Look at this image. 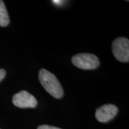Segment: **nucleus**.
Wrapping results in <instances>:
<instances>
[{
  "label": "nucleus",
  "mask_w": 129,
  "mask_h": 129,
  "mask_svg": "<svg viewBox=\"0 0 129 129\" xmlns=\"http://www.w3.org/2000/svg\"><path fill=\"white\" fill-rule=\"evenodd\" d=\"M6 72L4 69H0V82L4 78L5 76H6Z\"/></svg>",
  "instance_id": "6e6552de"
},
{
  "label": "nucleus",
  "mask_w": 129,
  "mask_h": 129,
  "mask_svg": "<svg viewBox=\"0 0 129 129\" xmlns=\"http://www.w3.org/2000/svg\"><path fill=\"white\" fill-rule=\"evenodd\" d=\"M37 129H61L60 128H58V127H54V126H51V125H40L38 127Z\"/></svg>",
  "instance_id": "0eeeda50"
},
{
  "label": "nucleus",
  "mask_w": 129,
  "mask_h": 129,
  "mask_svg": "<svg viewBox=\"0 0 129 129\" xmlns=\"http://www.w3.org/2000/svg\"><path fill=\"white\" fill-rule=\"evenodd\" d=\"M12 101L14 105L20 108H33L37 105L36 98L25 90L16 93L13 97Z\"/></svg>",
  "instance_id": "20e7f679"
},
{
  "label": "nucleus",
  "mask_w": 129,
  "mask_h": 129,
  "mask_svg": "<svg viewBox=\"0 0 129 129\" xmlns=\"http://www.w3.org/2000/svg\"><path fill=\"white\" fill-rule=\"evenodd\" d=\"M72 62L75 67L82 69H94L99 66L98 57L90 53H80L72 57Z\"/></svg>",
  "instance_id": "f03ea898"
},
{
  "label": "nucleus",
  "mask_w": 129,
  "mask_h": 129,
  "mask_svg": "<svg viewBox=\"0 0 129 129\" xmlns=\"http://www.w3.org/2000/svg\"><path fill=\"white\" fill-rule=\"evenodd\" d=\"M9 16L4 1L0 0V26L4 27L9 25Z\"/></svg>",
  "instance_id": "423d86ee"
},
{
  "label": "nucleus",
  "mask_w": 129,
  "mask_h": 129,
  "mask_svg": "<svg viewBox=\"0 0 129 129\" xmlns=\"http://www.w3.org/2000/svg\"><path fill=\"white\" fill-rule=\"evenodd\" d=\"M112 50L118 60L122 62L129 61V40L125 37H118L112 44Z\"/></svg>",
  "instance_id": "7ed1b4c3"
},
{
  "label": "nucleus",
  "mask_w": 129,
  "mask_h": 129,
  "mask_svg": "<svg viewBox=\"0 0 129 129\" xmlns=\"http://www.w3.org/2000/svg\"><path fill=\"white\" fill-rule=\"evenodd\" d=\"M38 78L41 84L50 94L56 99L63 96V90L60 82L54 74L45 69H40Z\"/></svg>",
  "instance_id": "f257e3e1"
},
{
  "label": "nucleus",
  "mask_w": 129,
  "mask_h": 129,
  "mask_svg": "<svg viewBox=\"0 0 129 129\" xmlns=\"http://www.w3.org/2000/svg\"><path fill=\"white\" fill-rule=\"evenodd\" d=\"M118 108L112 104H106L96 109L95 117L101 122H106L112 120L117 114Z\"/></svg>",
  "instance_id": "39448f33"
},
{
  "label": "nucleus",
  "mask_w": 129,
  "mask_h": 129,
  "mask_svg": "<svg viewBox=\"0 0 129 129\" xmlns=\"http://www.w3.org/2000/svg\"><path fill=\"white\" fill-rule=\"evenodd\" d=\"M52 2L53 3H54L55 4L60 5L61 4H62L64 1H59V0H54V1H52Z\"/></svg>",
  "instance_id": "1a4fd4ad"
}]
</instances>
